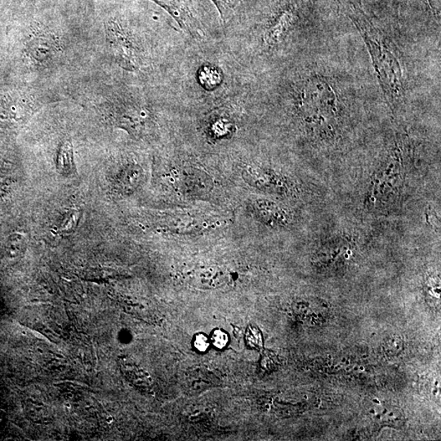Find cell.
Masks as SVG:
<instances>
[{"mask_svg": "<svg viewBox=\"0 0 441 441\" xmlns=\"http://www.w3.org/2000/svg\"><path fill=\"white\" fill-rule=\"evenodd\" d=\"M347 13L365 40L387 104L396 105L402 97L403 80L402 66L392 46L352 0H348Z\"/></svg>", "mask_w": 441, "mask_h": 441, "instance_id": "obj_1", "label": "cell"}, {"mask_svg": "<svg viewBox=\"0 0 441 441\" xmlns=\"http://www.w3.org/2000/svg\"><path fill=\"white\" fill-rule=\"evenodd\" d=\"M300 109L306 125L312 131L335 129L340 114V101L329 81L312 77L306 82L300 95Z\"/></svg>", "mask_w": 441, "mask_h": 441, "instance_id": "obj_2", "label": "cell"}, {"mask_svg": "<svg viewBox=\"0 0 441 441\" xmlns=\"http://www.w3.org/2000/svg\"><path fill=\"white\" fill-rule=\"evenodd\" d=\"M107 39L118 63L126 70H135L137 63L135 48L129 37L114 24L107 28Z\"/></svg>", "mask_w": 441, "mask_h": 441, "instance_id": "obj_3", "label": "cell"}, {"mask_svg": "<svg viewBox=\"0 0 441 441\" xmlns=\"http://www.w3.org/2000/svg\"><path fill=\"white\" fill-rule=\"evenodd\" d=\"M254 206L259 217L266 223L283 227L290 222V213L278 204L268 199H259L255 201Z\"/></svg>", "mask_w": 441, "mask_h": 441, "instance_id": "obj_4", "label": "cell"}, {"mask_svg": "<svg viewBox=\"0 0 441 441\" xmlns=\"http://www.w3.org/2000/svg\"><path fill=\"white\" fill-rule=\"evenodd\" d=\"M153 1L167 9L181 27L188 29L192 34L197 32V24L189 7L190 0H153Z\"/></svg>", "mask_w": 441, "mask_h": 441, "instance_id": "obj_5", "label": "cell"}, {"mask_svg": "<svg viewBox=\"0 0 441 441\" xmlns=\"http://www.w3.org/2000/svg\"><path fill=\"white\" fill-rule=\"evenodd\" d=\"M244 178L252 186L259 189L271 190V191H280V188L285 187L282 185L281 179L275 173L263 170V169L251 168L246 169Z\"/></svg>", "mask_w": 441, "mask_h": 441, "instance_id": "obj_6", "label": "cell"}, {"mask_svg": "<svg viewBox=\"0 0 441 441\" xmlns=\"http://www.w3.org/2000/svg\"><path fill=\"white\" fill-rule=\"evenodd\" d=\"M294 16L290 12H285L281 15L278 20L268 32L265 35V43L268 45H274L279 42L282 37L289 30L292 23H293Z\"/></svg>", "mask_w": 441, "mask_h": 441, "instance_id": "obj_7", "label": "cell"}, {"mask_svg": "<svg viewBox=\"0 0 441 441\" xmlns=\"http://www.w3.org/2000/svg\"><path fill=\"white\" fill-rule=\"evenodd\" d=\"M199 80L204 88L211 90L222 82V73L213 66H204L199 73Z\"/></svg>", "mask_w": 441, "mask_h": 441, "instance_id": "obj_8", "label": "cell"}, {"mask_svg": "<svg viewBox=\"0 0 441 441\" xmlns=\"http://www.w3.org/2000/svg\"><path fill=\"white\" fill-rule=\"evenodd\" d=\"M58 165L61 172L70 173L74 170L73 147L71 142L66 141L61 145L58 154Z\"/></svg>", "mask_w": 441, "mask_h": 441, "instance_id": "obj_9", "label": "cell"}, {"mask_svg": "<svg viewBox=\"0 0 441 441\" xmlns=\"http://www.w3.org/2000/svg\"><path fill=\"white\" fill-rule=\"evenodd\" d=\"M246 342L249 347L257 348V349L263 345L261 333L256 328H249L247 335H246Z\"/></svg>", "mask_w": 441, "mask_h": 441, "instance_id": "obj_10", "label": "cell"}, {"mask_svg": "<svg viewBox=\"0 0 441 441\" xmlns=\"http://www.w3.org/2000/svg\"><path fill=\"white\" fill-rule=\"evenodd\" d=\"M212 342L215 347L223 349L228 344V336L223 331L216 330L213 333Z\"/></svg>", "mask_w": 441, "mask_h": 441, "instance_id": "obj_11", "label": "cell"}, {"mask_svg": "<svg viewBox=\"0 0 441 441\" xmlns=\"http://www.w3.org/2000/svg\"><path fill=\"white\" fill-rule=\"evenodd\" d=\"M212 1L216 4L223 18L227 17L230 9L233 7L235 3V0H212Z\"/></svg>", "mask_w": 441, "mask_h": 441, "instance_id": "obj_12", "label": "cell"}, {"mask_svg": "<svg viewBox=\"0 0 441 441\" xmlns=\"http://www.w3.org/2000/svg\"><path fill=\"white\" fill-rule=\"evenodd\" d=\"M194 346H196L197 349L199 352L206 351L209 346L208 338L204 335H197L196 340H194Z\"/></svg>", "mask_w": 441, "mask_h": 441, "instance_id": "obj_13", "label": "cell"}]
</instances>
